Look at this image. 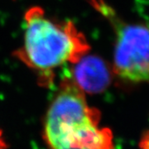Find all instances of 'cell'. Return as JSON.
Masks as SVG:
<instances>
[{
  "mask_svg": "<svg viewBox=\"0 0 149 149\" xmlns=\"http://www.w3.org/2000/svg\"><path fill=\"white\" fill-rule=\"evenodd\" d=\"M24 22L23 43L13 55L38 74L44 87L53 85L55 70L76 63L91 49L73 22L52 18L39 6L26 11Z\"/></svg>",
  "mask_w": 149,
  "mask_h": 149,
  "instance_id": "obj_1",
  "label": "cell"
},
{
  "mask_svg": "<svg viewBox=\"0 0 149 149\" xmlns=\"http://www.w3.org/2000/svg\"><path fill=\"white\" fill-rule=\"evenodd\" d=\"M100 118L72 78L65 76L43 119V140L49 149H113V133L100 127Z\"/></svg>",
  "mask_w": 149,
  "mask_h": 149,
  "instance_id": "obj_2",
  "label": "cell"
},
{
  "mask_svg": "<svg viewBox=\"0 0 149 149\" xmlns=\"http://www.w3.org/2000/svg\"><path fill=\"white\" fill-rule=\"evenodd\" d=\"M93 3L110 22L115 31L113 72L130 83H149V28L140 23H127L102 0Z\"/></svg>",
  "mask_w": 149,
  "mask_h": 149,
  "instance_id": "obj_3",
  "label": "cell"
},
{
  "mask_svg": "<svg viewBox=\"0 0 149 149\" xmlns=\"http://www.w3.org/2000/svg\"><path fill=\"white\" fill-rule=\"evenodd\" d=\"M85 94H99L105 91L111 82L109 66L100 57L85 55L73 64L70 75Z\"/></svg>",
  "mask_w": 149,
  "mask_h": 149,
  "instance_id": "obj_4",
  "label": "cell"
},
{
  "mask_svg": "<svg viewBox=\"0 0 149 149\" xmlns=\"http://www.w3.org/2000/svg\"><path fill=\"white\" fill-rule=\"evenodd\" d=\"M8 147L9 146L8 144V142L6 141L5 137L3 135V132L0 128V149H8Z\"/></svg>",
  "mask_w": 149,
  "mask_h": 149,
  "instance_id": "obj_5",
  "label": "cell"
}]
</instances>
